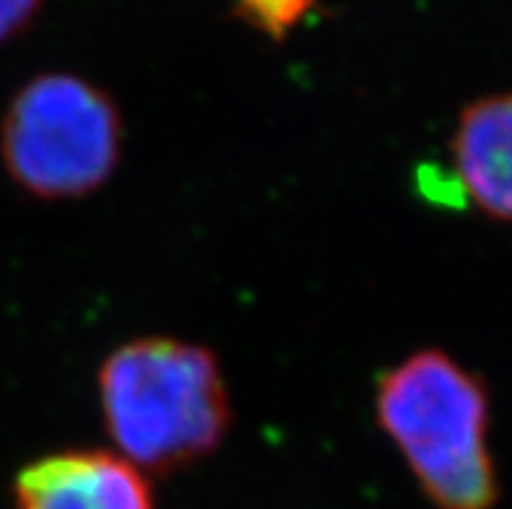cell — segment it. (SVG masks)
<instances>
[{
  "label": "cell",
  "instance_id": "1",
  "mask_svg": "<svg viewBox=\"0 0 512 509\" xmlns=\"http://www.w3.org/2000/svg\"><path fill=\"white\" fill-rule=\"evenodd\" d=\"M104 429L138 471L169 476L214 455L232 400L211 348L167 336L117 346L97 374Z\"/></svg>",
  "mask_w": 512,
  "mask_h": 509
},
{
  "label": "cell",
  "instance_id": "2",
  "mask_svg": "<svg viewBox=\"0 0 512 509\" xmlns=\"http://www.w3.org/2000/svg\"><path fill=\"white\" fill-rule=\"evenodd\" d=\"M377 424L437 509H492L500 481L487 445L489 393L442 348H422L377 380Z\"/></svg>",
  "mask_w": 512,
  "mask_h": 509
},
{
  "label": "cell",
  "instance_id": "3",
  "mask_svg": "<svg viewBox=\"0 0 512 509\" xmlns=\"http://www.w3.org/2000/svg\"><path fill=\"white\" fill-rule=\"evenodd\" d=\"M123 156V115L110 91L76 73H39L11 99L3 164L37 200H76L110 182Z\"/></svg>",
  "mask_w": 512,
  "mask_h": 509
},
{
  "label": "cell",
  "instance_id": "4",
  "mask_svg": "<svg viewBox=\"0 0 512 509\" xmlns=\"http://www.w3.org/2000/svg\"><path fill=\"white\" fill-rule=\"evenodd\" d=\"M13 509H156L146 473L110 450H63L13 478Z\"/></svg>",
  "mask_w": 512,
  "mask_h": 509
},
{
  "label": "cell",
  "instance_id": "5",
  "mask_svg": "<svg viewBox=\"0 0 512 509\" xmlns=\"http://www.w3.org/2000/svg\"><path fill=\"white\" fill-rule=\"evenodd\" d=\"M461 190L489 219L512 224V94L466 104L450 141Z\"/></svg>",
  "mask_w": 512,
  "mask_h": 509
},
{
  "label": "cell",
  "instance_id": "6",
  "mask_svg": "<svg viewBox=\"0 0 512 509\" xmlns=\"http://www.w3.org/2000/svg\"><path fill=\"white\" fill-rule=\"evenodd\" d=\"M315 8V0H234V16L271 42H284Z\"/></svg>",
  "mask_w": 512,
  "mask_h": 509
},
{
  "label": "cell",
  "instance_id": "7",
  "mask_svg": "<svg viewBox=\"0 0 512 509\" xmlns=\"http://www.w3.org/2000/svg\"><path fill=\"white\" fill-rule=\"evenodd\" d=\"M39 8L42 0H0V45L29 29Z\"/></svg>",
  "mask_w": 512,
  "mask_h": 509
}]
</instances>
